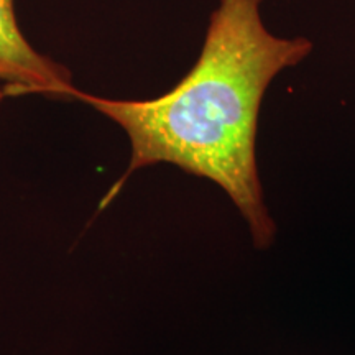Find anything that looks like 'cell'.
Masks as SVG:
<instances>
[{"label":"cell","mask_w":355,"mask_h":355,"mask_svg":"<svg viewBox=\"0 0 355 355\" xmlns=\"http://www.w3.org/2000/svg\"><path fill=\"white\" fill-rule=\"evenodd\" d=\"M6 96H8L7 94V89H6V86H2V84H0V102H2V99Z\"/></svg>","instance_id":"3957f363"},{"label":"cell","mask_w":355,"mask_h":355,"mask_svg":"<svg viewBox=\"0 0 355 355\" xmlns=\"http://www.w3.org/2000/svg\"><path fill=\"white\" fill-rule=\"evenodd\" d=\"M263 0H219L211 13L201 55L166 94L146 101L109 99L76 91L83 101L127 133L132 173L170 163L219 184L250 225L259 248L275 224L263 204L255 158L257 125L266 87L313 50L308 38H279L260 15Z\"/></svg>","instance_id":"6da1fadb"},{"label":"cell","mask_w":355,"mask_h":355,"mask_svg":"<svg viewBox=\"0 0 355 355\" xmlns=\"http://www.w3.org/2000/svg\"><path fill=\"white\" fill-rule=\"evenodd\" d=\"M0 84L8 96L74 99L78 87L64 64L40 53L21 32L15 0H0Z\"/></svg>","instance_id":"7a4b0ae2"}]
</instances>
